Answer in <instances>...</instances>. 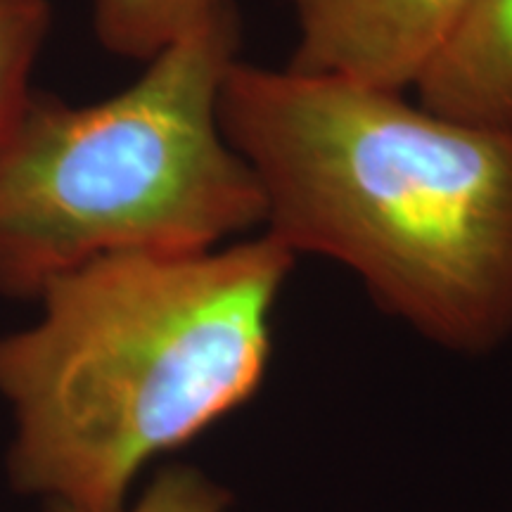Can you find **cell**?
Returning a JSON list of instances; mask_svg holds the SVG:
<instances>
[{
	"mask_svg": "<svg viewBox=\"0 0 512 512\" xmlns=\"http://www.w3.org/2000/svg\"><path fill=\"white\" fill-rule=\"evenodd\" d=\"M219 119L264 195L266 233L294 254L349 268L444 349L486 354L512 335V133L242 57Z\"/></svg>",
	"mask_w": 512,
	"mask_h": 512,
	"instance_id": "6da1fadb",
	"label": "cell"
},
{
	"mask_svg": "<svg viewBox=\"0 0 512 512\" xmlns=\"http://www.w3.org/2000/svg\"><path fill=\"white\" fill-rule=\"evenodd\" d=\"M297 254L275 235L128 252L50 280L41 318L0 339L22 494L119 510L136 477L254 399Z\"/></svg>",
	"mask_w": 512,
	"mask_h": 512,
	"instance_id": "7a4b0ae2",
	"label": "cell"
},
{
	"mask_svg": "<svg viewBox=\"0 0 512 512\" xmlns=\"http://www.w3.org/2000/svg\"><path fill=\"white\" fill-rule=\"evenodd\" d=\"M240 48L226 0L110 98L31 91L0 138V292L38 297L102 256L197 252L264 226L254 171L219 119Z\"/></svg>",
	"mask_w": 512,
	"mask_h": 512,
	"instance_id": "3957f363",
	"label": "cell"
},
{
	"mask_svg": "<svg viewBox=\"0 0 512 512\" xmlns=\"http://www.w3.org/2000/svg\"><path fill=\"white\" fill-rule=\"evenodd\" d=\"M297 46L287 67L406 93L451 36L467 0H292Z\"/></svg>",
	"mask_w": 512,
	"mask_h": 512,
	"instance_id": "277c9868",
	"label": "cell"
},
{
	"mask_svg": "<svg viewBox=\"0 0 512 512\" xmlns=\"http://www.w3.org/2000/svg\"><path fill=\"white\" fill-rule=\"evenodd\" d=\"M413 91L441 117L512 133V0H467Z\"/></svg>",
	"mask_w": 512,
	"mask_h": 512,
	"instance_id": "5b68a950",
	"label": "cell"
},
{
	"mask_svg": "<svg viewBox=\"0 0 512 512\" xmlns=\"http://www.w3.org/2000/svg\"><path fill=\"white\" fill-rule=\"evenodd\" d=\"M226 0H93V31L107 53L147 62Z\"/></svg>",
	"mask_w": 512,
	"mask_h": 512,
	"instance_id": "8992f818",
	"label": "cell"
},
{
	"mask_svg": "<svg viewBox=\"0 0 512 512\" xmlns=\"http://www.w3.org/2000/svg\"><path fill=\"white\" fill-rule=\"evenodd\" d=\"M53 27L48 0H0V138L29 100L31 72Z\"/></svg>",
	"mask_w": 512,
	"mask_h": 512,
	"instance_id": "52a82bcc",
	"label": "cell"
},
{
	"mask_svg": "<svg viewBox=\"0 0 512 512\" xmlns=\"http://www.w3.org/2000/svg\"><path fill=\"white\" fill-rule=\"evenodd\" d=\"M228 505L230 494L221 484L195 467L176 465L159 472L133 508L124 505L119 510H86L50 503V512H226Z\"/></svg>",
	"mask_w": 512,
	"mask_h": 512,
	"instance_id": "ba28073f",
	"label": "cell"
}]
</instances>
